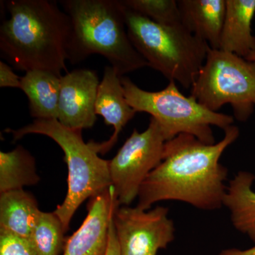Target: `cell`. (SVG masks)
Wrapping results in <instances>:
<instances>
[{
  "label": "cell",
  "instance_id": "14",
  "mask_svg": "<svg viewBox=\"0 0 255 255\" xmlns=\"http://www.w3.org/2000/svg\"><path fill=\"white\" fill-rule=\"evenodd\" d=\"M226 10L219 50L246 58L255 50L251 23L255 0H226Z\"/></svg>",
  "mask_w": 255,
  "mask_h": 255
},
{
  "label": "cell",
  "instance_id": "12",
  "mask_svg": "<svg viewBox=\"0 0 255 255\" xmlns=\"http://www.w3.org/2000/svg\"><path fill=\"white\" fill-rule=\"evenodd\" d=\"M121 78L114 68L107 65L97 92L96 114L103 117L105 123L114 128L113 135L108 140L95 142L99 153L102 155L109 152L117 143L121 131L137 113L128 103Z\"/></svg>",
  "mask_w": 255,
  "mask_h": 255
},
{
  "label": "cell",
  "instance_id": "9",
  "mask_svg": "<svg viewBox=\"0 0 255 255\" xmlns=\"http://www.w3.org/2000/svg\"><path fill=\"white\" fill-rule=\"evenodd\" d=\"M164 206L147 210L119 206L114 224L121 255H156L174 239L175 228Z\"/></svg>",
  "mask_w": 255,
  "mask_h": 255
},
{
  "label": "cell",
  "instance_id": "25",
  "mask_svg": "<svg viewBox=\"0 0 255 255\" xmlns=\"http://www.w3.org/2000/svg\"><path fill=\"white\" fill-rule=\"evenodd\" d=\"M246 59L250 60V61H255V50H254L253 52H252L251 54L248 55Z\"/></svg>",
  "mask_w": 255,
  "mask_h": 255
},
{
  "label": "cell",
  "instance_id": "10",
  "mask_svg": "<svg viewBox=\"0 0 255 255\" xmlns=\"http://www.w3.org/2000/svg\"><path fill=\"white\" fill-rule=\"evenodd\" d=\"M100 82L96 71L90 69H77L61 77L58 117L60 124L75 130L93 127Z\"/></svg>",
  "mask_w": 255,
  "mask_h": 255
},
{
  "label": "cell",
  "instance_id": "24",
  "mask_svg": "<svg viewBox=\"0 0 255 255\" xmlns=\"http://www.w3.org/2000/svg\"><path fill=\"white\" fill-rule=\"evenodd\" d=\"M219 255H255V246L245 251L237 248H230L224 250Z\"/></svg>",
  "mask_w": 255,
  "mask_h": 255
},
{
  "label": "cell",
  "instance_id": "17",
  "mask_svg": "<svg viewBox=\"0 0 255 255\" xmlns=\"http://www.w3.org/2000/svg\"><path fill=\"white\" fill-rule=\"evenodd\" d=\"M41 211L34 196L22 189L0 195V230L29 238Z\"/></svg>",
  "mask_w": 255,
  "mask_h": 255
},
{
  "label": "cell",
  "instance_id": "3",
  "mask_svg": "<svg viewBox=\"0 0 255 255\" xmlns=\"http://www.w3.org/2000/svg\"><path fill=\"white\" fill-rule=\"evenodd\" d=\"M58 2L71 21L70 63H79L92 55H100L120 77L148 66L129 38L121 0H61Z\"/></svg>",
  "mask_w": 255,
  "mask_h": 255
},
{
  "label": "cell",
  "instance_id": "16",
  "mask_svg": "<svg viewBox=\"0 0 255 255\" xmlns=\"http://www.w3.org/2000/svg\"><path fill=\"white\" fill-rule=\"evenodd\" d=\"M255 176L239 172L229 182L223 206L231 213L233 226L255 243V191L253 190Z\"/></svg>",
  "mask_w": 255,
  "mask_h": 255
},
{
  "label": "cell",
  "instance_id": "18",
  "mask_svg": "<svg viewBox=\"0 0 255 255\" xmlns=\"http://www.w3.org/2000/svg\"><path fill=\"white\" fill-rule=\"evenodd\" d=\"M34 157L23 146L0 152V193L22 189L39 182Z\"/></svg>",
  "mask_w": 255,
  "mask_h": 255
},
{
  "label": "cell",
  "instance_id": "2",
  "mask_svg": "<svg viewBox=\"0 0 255 255\" xmlns=\"http://www.w3.org/2000/svg\"><path fill=\"white\" fill-rule=\"evenodd\" d=\"M4 2L10 16L0 26L1 56L21 71L45 70L62 77V71H67L72 24L59 3L49 0Z\"/></svg>",
  "mask_w": 255,
  "mask_h": 255
},
{
  "label": "cell",
  "instance_id": "21",
  "mask_svg": "<svg viewBox=\"0 0 255 255\" xmlns=\"http://www.w3.org/2000/svg\"><path fill=\"white\" fill-rule=\"evenodd\" d=\"M0 255H38L28 238L0 230Z\"/></svg>",
  "mask_w": 255,
  "mask_h": 255
},
{
  "label": "cell",
  "instance_id": "20",
  "mask_svg": "<svg viewBox=\"0 0 255 255\" xmlns=\"http://www.w3.org/2000/svg\"><path fill=\"white\" fill-rule=\"evenodd\" d=\"M127 8L159 24H181L182 17L176 0H121Z\"/></svg>",
  "mask_w": 255,
  "mask_h": 255
},
{
  "label": "cell",
  "instance_id": "15",
  "mask_svg": "<svg viewBox=\"0 0 255 255\" xmlns=\"http://www.w3.org/2000/svg\"><path fill=\"white\" fill-rule=\"evenodd\" d=\"M60 78L45 70H31L21 78L20 90L27 97L32 117L58 120Z\"/></svg>",
  "mask_w": 255,
  "mask_h": 255
},
{
  "label": "cell",
  "instance_id": "22",
  "mask_svg": "<svg viewBox=\"0 0 255 255\" xmlns=\"http://www.w3.org/2000/svg\"><path fill=\"white\" fill-rule=\"evenodd\" d=\"M21 78L13 71L10 65L1 60L0 61V87L18 88L21 87Z\"/></svg>",
  "mask_w": 255,
  "mask_h": 255
},
{
  "label": "cell",
  "instance_id": "5",
  "mask_svg": "<svg viewBox=\"0 0 255 255\" xmlns=\"http://www.w3.org/2000/svg\"><path fill=\"white\" fill-rule=\"evenodd\" d=\"M14 141L29 134L46 135L54 140L65 154L68 164V193L54 214L59 218L65 232L82 203L99 195L112 186L110 161L100 157L95 142L84 141L82 130L64 127L56 119H35L16 130L8 129Z\"/></svg>",
  "mask_w": 255,
  "mask_h": 255
},
{
  "label": "cell",
  "instance_id": "7",
  "mask_svg": "<svg viewBox=\"0 0 255 255\" xmlns=\"http://www.w3.org/2000/svg\"><path fill=\"white\" fill-rule=\"evenodd\" d=\"M190 96L212 112L230 104L234 117L246 122L255 107V61L210 48Z\"/></svg>",
  "mask_w": 255,
  "mask_h": 255
},
{
  "label": "cell",
  "instance_id": "4",
  "mask_svg": "<svg viewBox=\"0 0 255 255\" xmlns=\"http://www.w3.org/2000/svg\"><path fill=\"white\" fill-rule=\"evenodd\" d=\"M124 7L129 38L148 66L169 81L191 89L205 63L209 44L182 23L159 24Z\"/></svg>",
  "mask_w": 255,
  "mask_h": 255
},
{
  "label": "cell",
  "instance_id": "1",
  "mask_svg": "<svg viewBox=\"0 0 255 255\" xmlns=\"http://www.w3.org/2000/svg\"><path fill=\"white\" fill-rule=\"evenodd\" d=\"M224 132L222 140L213 145L187 133L166 142L163 159L140 188L137 207L148 210L156 202L174 200L206 211L221 209L228 169L220 158L240 135L236 126Z\"/></svg>",
  "mask_w": 255,
  "mask_h": 255
},
{
  "label": "cell",
  "instance_id": "19",
  "mask_svg": "<svg viewBox=\"0 0 255 255\" xmlns=\"http://www.w3.org/2000/svg\"><path fill=\"white\" fill-rule=\"evenodd\" d=\"M65 233L54 212L41 211L28 239L38 255H59L65 248Z\"/></svg>",
  "mask_w": 255,
  "mask_h": 255
},
{
  "label": "cell",
  "instance_id": "6",
  "mask_svg": "<svg viewBox=\"0 0 255 255\" xmlns=\"http://www.w3.org/2000/svg\"><path fill=\"white\" fill-rule=\"evenodd\" d=\"M121 80L128 103L135 112H145L155 119L166 141L187 133L213 145L215 137L211 127L225 130L234 122L231 116L212 112L191 96L182 95L175 82L169 81L161 91L148 92L137 87L128 77H122Z\"/></svg>",
  "mask_w": 255,
  "mask_h": 255
},
{
  "label": "cell",
  "instance_id": "8",
  "mask_svg": "<svg viewBox=\"0 0 255 255\" xmlns=\"http://www.w3.org/2000/svg\"><path fill=\"white\" fill-rule=\"evenodd\" d=\"M166 142L158 122L150 117L145 131L134 129L110 160L112 187L119 206H129L136 199L142 183L163 159Z\"/></svg>",
  "mask_w": 255,
  "mask_h": 255
},
{
  "label": "cell",
  "instance_id": "13",
  "mask_svg": "<svg viewBox=\"0 0 255 255\" xmlns=\"http://www.w3.org/2000/svg\"><path fill=\"white\" fill-rule=\"evenodd\" d=\"M177 2L182 24L210 48L219 50L226 0H179Z\"/></svg>",
  "mask_w": 255,
  "mask_h": 255
},
{
  "label": "cell",
  "instance_id": "11",
  "mask_svg": "<svg viewBox=\"0 0 255 255\" xmlns=\"http://www.w3.org/2000/svg\"><path fill=\"white\" fill-rule=\"evenodd\" d=\"M119 206L114 187L92 197L81 226L66 238L63 255H106L111 221Z\"/></svg>",
  "mask_w": 255,
  "mask_h": 255
},
{
  "label": "cell",
  "instance_id": "23",
  "mask_svg": "<svg viewBox=\"0 0 255 255\" xmlns=\"http://www.w3.org/2000/svg\"><path fill=\"white\" fill-rule=\"evenodd\" d=\"M113 219L114 216L110 223L108 248H107L106 255H121L120 248H119V242L117 240V234H116Z\"/></svg>",
  "mask_w": 255,
  "mask_h": 255
}]
</instances>
